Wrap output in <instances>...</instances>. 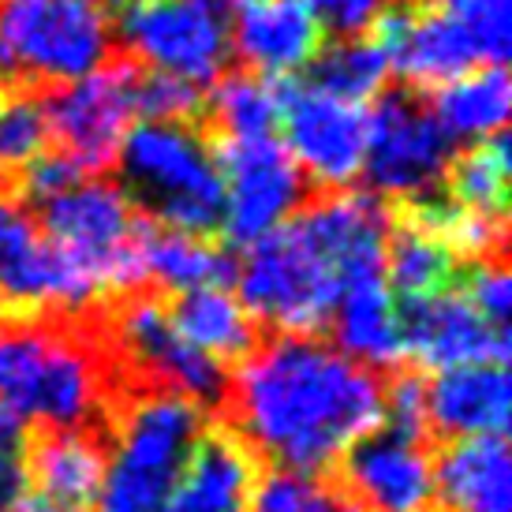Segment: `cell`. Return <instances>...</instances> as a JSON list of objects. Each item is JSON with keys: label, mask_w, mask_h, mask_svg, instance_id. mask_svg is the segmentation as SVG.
<instances>
[{"label": "cell", "mask_w": 512, "mask_h": 512, "mask_svg": "<svg viewBox=\"0 0 512 512\" xmlns=\"http://www.w3.org/2000/svg\"><path fill=\"white\" fill-rule=\"evenodd\" d=\"M221 419L255 460L326 475L382 427V378L318 337H273L228 374Z\"/></svg>", "instance_id": "cell-1"}, {"label": "cell", "mask_w": 512, "mask_h": 512, "mask_svg": "<svg viewBox=\"0 0 512 512\" xmlns=\"http://www.w3.org/2000/svg\"><path fill=\"white\" fill-rule=\"evenodd\" d=\"M116 385L120 370L101 329H72V314H0V408L19 423L94 430V415H109Z\"/></svg>", "instance_id": "cell-2"}, {"label": "cell", "mask_w": 512, "mask_h": 512, "mask_svg": "<svg viewBox=\"0 0 512 512\" xmlns=\"http://www.w3.org/2000/svg\"><path fill=\"white\" fill-rule=\"evenodd\" d=\"M206 408L172 389L131 382L116 385L109 404V423L116 434V453L105 464L98 512H157L187 468L202 430L210 427Z\"/></svg>", "instance_id": "cell-3"}, {"label": "cell", "mask_w": 512, "mask_h": 512, "mask_svg": "<svg viewBox=\"0 0 512 512\" xmlns=\"http://www.w3.org/2000/svg\"><path fill=\"white\" fill-rule=\"evenodd\" d=\"M120 191L135 210L157 225L187 236L214 240L225 221V184L217 169L214 143L202 124L139 120L131 124L120 154Z\"/></svg>", "instance_id": "cell-4"}, {"label": "cell", "mask_w": 512, "mask_h": 512, "mask_svg": "<svg viewBox=\"0 0 512 512\" xmlns=\"http://www.w3.org/2000/svg\"><path fill=\"white\" fill-rule=\"evenodd\" d=\"M240 303L277 337H318L341 296V273L296 214L247 243L236 266Z\"/></svg>", "instance_id": "cell-5"}, {"label": "cell", "mask_w": 512, "mask_h": 512, "mask_svg": "<svg viewBox=\"0 0 512 512\" xmlns=\"http://www.w3.org/2000/svg\"><path fill=\"white\" fill-rule=\"evenodd\" d=\"M113 60V23L94 0H0V90L64 86Z\"/></svg>", "instance_id": "cell-6"}, {"label": "cell", "mask_w": 512, "mask_h": 512, "mask_svg": "<svg viewBox=\"0 0 512 512\" xmlns=\"http://www.w3.org/2000/svg\"><path fill=\"white\" fill-rule=\"evenodd\" d=\"M101 337L113 352L120 378L172 389L206 412H221L228 393V367L187 344L169 322L161 292H124L105 318Z\"/></svg>", "instance_id": "cell-7"}, {"label": "cell", "mask_w": 512, "mask_h": 512, "mask_svg": "<svg viewBox=\"0 0 512 512\" xmlns=\"http://www.w3.org/2000/svg\"><path fill=\"white\" fill-rule=\"evenodd\" d=\"M38 214L45 236L79 258L101 292L124 296L146 285L143 255L135 240L139 214L120 184L83 180L53 199L38 202Z\"/></svg>", "instance_id": "cell-8"}, {"label": "cell", "mask_w": 512, "mask_h": 512, "mask_svg": "<svg viewBox=\"0 0 512 512\" xmlns=\"http://www.w3.org/2000/svg\"><path fill=\"white\" fill-rule=\"evenodd\" d=\"M101 296L83 262L42 232L15 187H0V314H72Z\"/></svg>", "instance_id": "cell-9"}, {"label": "cell", "mask_w": 512, "mask_h": 512, "mask_svg": "<svg viewBox=\"0 0 512 512\" xmlns=\"http://www.w3.org/2000/svg\"><path fill=\"white\" fill-rule=\"evenodd\" d=\"M453 154L456 143L419 90L404 86L378 94V105L370 109V143L363 161L370 195L397 206L434 195Z\"/></svg>", "instance_id": "cell-10"}, {"label": "cell", "mask_w": 512, "mask_h": 512, "mask_svg": "<svg viewBox=\"0 0 512 512\" xmlns=\"http://www.w3.org/2000/svg\"><path fill=\"white\" fill-rule=\"evenodd\" d=\"M135 64L210 86L228 72V12L217 0H135L116 19Z\"/></svg>", "instance_id": "cell-11"}, {"label": "cell", "mask_w": 512, "mask_h": 512, "mask_svg": "<svg viewBox=\"0 0 512 512\" xmlns=\"http://www.w3.org/2000/svg\"><path fill=\"white\" fill-rule=\"evenodd\" d=\"M135 79L139 64L116 57L98 72L42 94L49 143H57L86 176H101L116 165L120 143L135 124Z\"/></svg>", "instance_id": "cell-12"}, {"label": "cell", "mask_w": 512, "mask_h": 512, "mask_svg": "<svg viewBox=\"0 0 512 512\" xmlns=\"http://www.w3.org/2000/svg\"><path fill=\"white\" fill-rule=\"evenodd\" d=\"M281 128L299 172L322 191H341L363 176L370 143V109L299 79H277Z\"/></svg>", "instance_id": "cell-13"}, {"label": "cell", "mask_w": 512, "mask_h": 512, "mask_svg": "<svg viewBox=\"0 0 512 512\" xmlns=\"http://www.w3.org/2000/svg\"><path fill=\"white\" fill-rule=\"evenodd\" d=\"M214 157L225 184V232L228 243L247 247L258 236L285 225L307 202V176L292 161L277 135L262 139H214Z\"/></svg>", "instance_id": "cell-14"}, {"label": "cell", "mask_w": 512, "mask_h": 512, "mask_svg": "<svg viewBox=\"0 0 512 512\" xmlns=\"http://www.w3.org/2000/svg\"><path fill=\"white\" fill-rule=\"evenodd\" d=\"M337 486L359 512H434V456L427 445L374 430L337 460Z\"/></svg>", "instance_id": "cell-15"}, {"label": "cell", "mask_w": 512, "mask_h": 512, "mask_svg": "<svg viewBox=\"0 0 512 512\" xmlns=\"http://www.w3.org/2000/svg\"><path fill=\"white\" fill-rule=\"evenodd\" d=\"M370 38L382 45L389 68L412 86H445L460 75L483 68L475 45L445 12L423 0L389 4L378 23L370 27Z\"/></svg>", "instance_id": "cell-16"}, {"label": "cell", "mask_w": 512, "mask_h": 512, "mask_svg": "<svg viewBox=\"0 0 512 512\" xmlns=\"http://www.w3.org/2000/svg\"><path fill=\"white\" fill-rule=\"evenodd\" d=\"M397 314L404 359H412L419 370L509 359V329L490 326L453 288L427 299H400Z\"/></svg>", "instance_id": "cell-17"}, {"label": "cell", "mask_w": 512, "mask_h": 512, "mask_svg": "<svg viewBox=\"0 0 512 512\" xmlns=\"http://www.w3.org/2000/svg\"><path fill=\"white\" fill-rule=\"evenodd\" d=\"M228 42L247 72L296 79L326 45V30L307 0H236L228 8Z\"/></svg>", "instance_id": "cell-18"}, {"label": "cell", "mask_w": 512, "mask_h": 512, "mask_svg": "<svg viewBox=\"0 0 512 512\" xmlns=\"http://www.w3.org/2000/svg\"><path fill=\"white\" fill-rule=\"evenodd\" d=\"M258 460L225 423L202 430L195 453L157 512H251Z\"/></svg>", "instance_id": "cell-19"}, {"label": "cell", "mask_w": 512, "mask_h": 512, "mask_svg": "<svg viewBox=\"0 0 512 512\" xmlns=\"http://www.w3.org/2000/svg\"><path fill=\"white\" fill-rule=\"evenodd\" d=\"M430 434L438 438H505L509 370L505 363H460L427 382Z\"/></svg>", "instance_id": "cell-20"}, {"label": "cell", "mask_w": 512, "mask_h": 512, "mask_svg": "<svg viewBox=\"0 0 512 512\" xmlns=\"http://www.w3.org/2000/svg\"><path fill=\"white\" fill-rule=\"evenodd\" d=\"M333 337L348 359L367 370H397L404 367V341H400L397 299L385 285V273H359L341 285L333 307Z\"/></svg>", "instance_id": "cell-21"}, {"label": "cell", "mask_w": 512, "mask_h": 512, "mask_svg": "<svg viewBox=\"0 0 512 512\" xmlns=\"http://www.w3.org/2000/svg\"><path fill=\"white\" fill-rule=\"evenodd\" d=\"M434 498L445 512H512L505 438H456L434 460Z\"/></svg>", "instance_id": "cell-22"}, {"label": "cell", "mask_w": 512, "mask_h": 512, "mask_svg": "<svg viewBox=\"0 0 512 512\" xmlns=\"http://www.w3.org/2000/svg\"><path fill=\"white\" fill-rule=\"evenodd\" d=\"M101 430H42L27 445V479L64 512H90L105 479Z\"/></svg>", "instance_id": "cell-23"}, {"label": "cell", "mask_w": 512, "mask_h": 512, "mask_svg": "<svg viewBox=\"0 0 512 512\" xmlns=\"http://www.w3.org/2000/svg\"><path fill=\"white\" fill-rule=\"evenodd\" d=\"M135 240H139L146 281H154L161 292L176 296V292H191V288H225L236 281V258L206 236L172 232V228L139 214Z\"/></svg>", "instance_id": "cell-24"}, {"label": "cell", "mask_w": 512, "mask_h": 512, "mask_svg": "<svg viewBox=\"0 0 512 512\" xmlns=\"http://www.w3.org/2000/svg\"><path fill=\"white\" fill-rule=\"evenodd\" d=\"M165 311L176 333L199 352L214 356L217 363H243L262 344L258 322L225 288L176 292L172 299H165Z\"/></svg>", "instance_id": "cell-25"}, {"label": "cell", "mask_w": 512, "mask_h": 512, "mask_svg": "<svg viewBox=\"0 0 512 512\" xmlns=\"http://www.w3.org/2000/svg\"><path fill=\"white\" fill-rule=\"evenodd\" d=\"M382 273L389 292L400 299H427L449 292L456 277V251L434 228L404 214H389Z\"/></svg>", "instance_id": "cell-26"}, {"label": "cell", "mask_w": 512, "mask_h": 512, "mask_svg": "<svg viewBox=\"0 0 512 512\" xmlns=\"http://www.w3.org/2000/svg\"><path fill=\"white\" fill-rule=\"evenodd\" d=\"M281 128L277 79L255 72H225L206 90L202 131L214 139H262Z\"/></svg>", "instance_id": "cell-27"}, {"label": "cell", "mask_w": 512, "mask_h": 512, "mask_svg": "<svg viewBox=\"0 0 512 512\" xmlns=\"http://www.w3.org/2000/svg\"><path fill=\"white\" fill-rule=\"evenodd\" d=\"M512 86L505 64H483L475 72L460 75L453 83L438 86L430 109L438 124L449 131V139H486L494 131H505L509 120Z\"/></svg>", "instance_id": "cell-28"}, {"label": "cell", "mask_w": 512, "mask_h": 512, "mask_svg": "<svg viewBox=\"0 0 512 512\" xmlns=\"http://www.w3.org/2000/svg\"><path fill=\"white\" fill-rule=\"evenodd\" d=\"M509 176H512V150L509 135L494 131L468 146L464 154H453L445 169V195L468 210V214L501 217L509 210Z\"/></svg>", "instance_id": "cell-29"}, {"label": "cell", "mask_w": 512, "mask_h": 512, "mask_svg": "<svg viewBox=\"0 0 512 512\" xmlns=\"http://www.w3.org/2000/svg\"><path fill=\"white\" fill-rule=\"evenodd\" d=\"M389 75H393L389 57L374 38H337V45H322V53L311 60L307 83L344 101L367 105L385 90Z\"/></svg>", "instance_id": "cell-30"}, {"label": "cell", "mask_w": 512, "mask_h": 512, "mask_svg": "<svg viewBox=\"0 0 512 512\" xmlns=\"http://www.w3.org/2000/svg\"><path fill=\"white\" fill-rule=\"evenodd\" d=\"M251 512H359L337 479L303 475V471H270L255 483Z\"/></svg>", "instance_id": "cell-31"}, {"label": "cell", "mask_w": 512, "mask_h": 512, "mask_svg": "<svg viewBox=\"0 0 512 512\" xmlns=\"http://www.w3.org/2000/svg\"><path fill=\"white\" fill-rule=\"evenodd\" d=\"M49 146L42 94L34 86L0 90V172H19Z\"/></svg>", "instance_id": "cell-32"}, {"label": "cell", "mask_w": 512, "mask_h": 512, "mask_svg": "<svg viewBox=\"0 0 512 512\" xmlns=\"http://www.w3.org/2000/svg\"><path fill=\"white\" fill-rule=\"evenodd\" d=\"M385 434L415 445H430V408H427V378L419 367L389 370L382 382V427Z\"/></svg>", "instance_id": "cell-33"}, {"label": "cell", "mask_w": 512, "mask_h": 512, "mask_svg": "<svg viewBox=\"0 0 512 512\" xmlns=\"http://www.w3.org/2000/svg\"><path fill=\"white\" fill-rule=\"evenodd\" d=\"M464 30L483 64H505L512 38V0H430Z\"/></svg>", "instance_id": "cell-34"}, {"label": "cell", "mask_w": 512, "mask_h": 512, "mask_svg": "<svg viewBox=\"0 0 512 512\" xmlns=\"http://www.w3.org/2000/svg\"><path fill=\"white\" fill-rule=\"evenodd\" d=\"M206 90L169 72H143L135 79V116L143 120H169V124H202Z\"/></svg>", "instance_id": "cell-35"}, {"label": "cell", "mask_w": 512, "mask_h": 512, "mask_svg": "<svg viewBox=\"0 0 512 512\" xmlns=\"http://www.w3.org/2000/svg\"><path fill=\"white\" fill-rule=\"evenodd\" d=\"M460 296L468 299L475 311L483 314L490 326L509 329L512 314V281L505 258H483V262H471L464 273V288Z\"/></svg>", "instance_id": "cell-36"}, {"label": "cell", "mask_w": 512, "mask_h": 512, "mask_svg": "<svg viewBox=\"0 0 512 512\" xmlns=\"http://www.w3.org/2000/svg\"><path fill=\"white\" fill-rule=\"evenodd\" d=\"M27 423L0 408V512L12 509V501L27 490Z\"/></svg>", "instance_id": "cell-37"}, {"label": "cell", "mask_w": 512, "mask_h": 512, "mask_svg": "<svg viewBox=\"0 0 512 512\" xmlns=\"http://www.w3.org/2000/svg\"><path fill=\"white\" fill-rule=\"evenodd\" d=\"M326 38H363L393 0H307Z\"/></svg>", "instance_id": "cell-38"}, {"label": "cell", "mask_w": 512, "mask_h": 512, "mask_svg": "<svg viewBox=\"0 0 512 512\" xmlns=\"http://www.w3.org/2000/svg\"><path fill=\"white\" fill-rule=\"evenodd\" d=\"M8 512H64V509H60L49 494H42V490H23V494L12 501V509Z\"/></svg>", "instance_id": "cell-39"}, {"label": "cell", "mask_w": 512, "mask_h": 512, "mask_svg": "<svg viewBox=\"0 0 512 512\" xmlns=\"http://www.w3.org/2000/svg\"><path fill=\"white\" fill-rule=\"evenodd\" d=\"M94 4H98L101 12L109 15V19H120V15L128 12L131 4H135V0H94Z\"/></svg>", "instance_id": "cell-40"}, {"label": "cell", "mask_w": 512, "mask_h": 512, "mask_svg": "<svg viewBox=\"0 0 512 512\" xmlns=\"http://www.w3.org/2000/svg\"><path fill=\"white\" fill-rule=\"evenodd\" d=\"M217 4H221V8H225V12H228V8H232V4H236V0H217Z\"/></svg>", "instance_id": "cell-41"}]
</instances>
